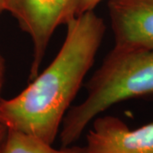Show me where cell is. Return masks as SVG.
<instances>
[{
    "label": "cell",
    "mask_w": 153,
    "mask_h": 153,
    "mask_svg": "<svg viewBox=\"0 0 153 153\" xmlns=\"http://www.w3.org/2000/svg\"><path fill=\"white\" fill-rule=\"evenodd\" d=\"M116 47L153 48V0H109Z\"/></svg>",
    "instance_id": "5b68a950"
},
{
    "label": "cell",
    "mask_w": 153,
    "mask_h": 153,
    "mask_svg": "<svg viewBox=\"0 0 153 153\" xmlns=\"http://www.w3.org/2000/svg\"><path fill=\"white\" fill-rule=\"evenodd\" d=\"M6 134H7V128L4 126L0 124V145L4 141L6 136Z\"/></svg>",
    "instance_id": "9c48e42d"
},
{
    "label": "cell",
    "mask_w": 153,
    "mask_h": 153,
    "mask_svg": "<svg viewBox=\"0 0 153 153\" xmlns=\"http://www.w3.org/2000/svg\"><path fill=\"white\" fill-rule=\"evenodd\" d=\"M4 71H5V67H4V60L3 59L2 55H0V94L2 91V88L4 84Z\"/></svg>",
    "instance_id": "ba28073f"
},
{
    "label": "cell",
    "mask_w": 153,
    "mask_h": 153,
    "mask_svg": "<svg viewBox=\"0 0 153 153\" xmlns=\"http://www.w3.org/2000/svg\"><path fill=\"white\" fill-rule=\"evenodd\" d=\"M0 153H84L83 147H53L35 137L13 130H7L4 141L0 145Z\"/></svg>",
    "instance_id": "8992f818"
},
{
    "label": "cell",
    "mask_w": 153,
    "mask_h": 153,
    "mask_svg": "<svg viewBox=\"0 0 153 153\" xmlns=\"http://www.w3.org/2000/svg\"><path fill=\"white\" fill-rule=\"evenodd\" d=\"M92 122L84 153H153V123L130 129L114 116H98Z\"/></svg>",
    "instance_id": "277c9868"
},
{
    "label": "cell",
    "mask_w": 153,
    "mask_h": 153,
    "mask_svg": "<svg viewBox=\"0 0 153 153\" xmlns=\"http://www.w3.org/2000/svg\"><path fill=\"white\" fill-rule=\"evenodd\" d=\"M103 0H80L78 16L87 11L94 10L95 7Z\"/></svg>",
    "instance_id": "52a82bcc"
},
{
    "label": "cell",
    "mask_w": 153,
    "mask_h": 153,
    "mask_svg": "<svg viewBox=\"0 0 153 153\" xmlns=\"http://www.w3.org/2000/svg\"><path fill=\"white\" fill-rule=\"evenodd\" d=\"M7 2H8V0H0V15L6 11Z\"/></svg>",
    "instance_id": "30bf717a"
},
{
    "label": "cell",
    "mask_w": 153,
    "mask_h": 153,
    "mask_svg": "<svg viewBox=\"0 0 153 153\" xmlns=\"http://www.w3.org/2000/svg\"><path fill=\"white\" fill-rule=\"evenodd\" d=\"M87 96L71 107L60 128L61 146H70L105 111L127 100L153 94V48L116 47L86 84Z\"/></svg>",
    "instance_id": "7a4b0ae2"
},
{
    "label": "cell",
    "mask_w": 153,
    "mask_h": 153,
    "mask_svg": "<svg viewBox=\"0 0 153 153\" xmlns=\"http://www.w3.org/2000/svg\"><path fill=\"white\" fill-rule=\"evenodd\" d=\"M55 59L16 96L0 99V124L53 145L102 44L105 24L87 11L66 25Z\"/></svg>",
    "instance_id": "6da1fadb"
},
{
    "label": "cell",
    "mask_w": 153,
    "mask_h": 153,
    "mask_svg": "<svg viewBox=\"0 0 153 153\" xmlns=\"http://www.w3.org/2000/svg\"><path fill=\"white\" fill-rule=\"evenodd\" d=\"M80 0H8L6 11L16 19L33 44L29 79L38 76L53 34L78 16Z\"/></svg>",
    "instance_id": "3957f363"
}]
</instances>
